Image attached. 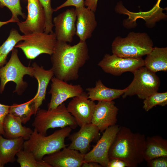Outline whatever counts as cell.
Instances as JSON below:
<instances>
[{
	"mask_svg": "<svg viewBox=\"0 0 167 167\" xmlns=\"http://www.w3.org/2000/svg\"><path fill=\"white\" fill-rule=\"evenodd\" d=\"M118 108L115 102L111 101H98L96 104L91 123L103 132L117 122Z\"/></svg>",
	"mask_w": 167,
	"mask_h": 167,
	"instance_id": "cell-15",
	"label": "cell"
},
{
	"mask_svg": "<svg viewBox=\"0 0 167 167\" xmlns=\"http://www.w3.org/2000/svg\"><path fill=\"white\" fill-rule=\"evenodd\" d=\"M7 7L10 11L12 16L10 19L13 22L19 21L18 18L21 16L24 19L26 18L25 14L22 11L20 0H0V7Z\"/></svg>",
	"mask_w": 167,
	"mask_h": 167,
	"instance_id": "cell-29",
	"label": "cell"
},
{
	"mask_svg": "<svg viewBox=\"0 0 167 167\" xmlns=\"http://www.w3.org/2000/svg\"><path fill=\"white\" fill-rule=\"evenodd\" d=\"M24 140L22 137L15 139L5 138L0 134V167L15 161L16 154L23 149Z\"/></svg>",
	"mask_w": 167,
	"mask_h": 167,
	"instance_id": "cell-21",
	"label": "cell"
},
{
	"mask_svg": "<svg viewBox=\"0 0 167 167\" xmlns=\"http://www.w3.org/2000/svg\"><path fill=\"white\" fill-rule=\"evenodd\" d=\"M96 104L94 101L89 99L87 94L84 92L79 95L73 98L66 108L80 127L91 123Z\"/></svg>",
	"mask_w": 167,
	"mask_h": 167,
	"instance_id": "cell-13",
	"label": "cell"
},
{
	"mask_svg": "<svg viewBox=\"0 0 167 167\" xmlns=\"http://www.w3.org/2000/svg\"><path fill=\"white\" fill-rule=\"evenodd\" d=\"M51 88L49 93L51 95L48 109H54L60 105L67 99L81 94L84 91L80 85L69 84L54 76L52 78Z\"/></svg>",
	"mask_w": 167,
	"mask_h": 167,
	"instance_id": "cell-12",
	"label": "cell"
},
{
	"mask_svg": "<svg viewBox=\"0 0 167 167\" xmlns=\"http://www.w3.org/2000/svg\"><path fill=\"white\" fill-rule=\"evenodd\" d=\"M76 35L80 41H86L92 37L97 26L95 12L85 7L75 8Z\"/></svg>",
	"mask_w": 167,
	"mask_h": 167,
	"instance_id": "cell-18",
	"label": "cell"
},
{
	"mask_svg": "<svg viewBox=\"0 0 167 167\" xmlns=\"http://www.w3.org/2000/svg\"><path fill=\"white\" fill-rule=\"evenodd\" d=\"M98 0H84V6L94 12L96 11Z\"/></svg>",
	"mask_w": 167,
	"mask_h": 167,
	"instance_id": "cell-35",
	"label": "cell"
},
{
	"mask_svg": "<svg viewBox=\"0 0 167 167\" xmlns=\"http://www.w3.org/2000/svg\"><path fill=\"white\" fill-rule=\"evenodd\" d=\"M35 116L32 126L38 132L44 135H47V130L50 128L68 126L75 129L78 126L64 103L54 109H39Z\"/></svg>",
	"mask_w": 167,
	"mask_h": 167,
	"instance_id": "cell-5",
	"label": "cell"
},
{
	"mask_svg": "<svg viewBox=\"0 0 167 167\" xmlns=\"http://www.w3.org/2000/svg\"><path fill=\"white\" fill-rule=\"evenodd\" d=\"M89 58L86 41H80L71 45L67 42L57 41L51 55V68L54 76L66 82L77 80L79 69Z\"/></svg>",
	"mask_w": 167,
	"mask_h": 167,
	"instance_id": "cell-1",
	"label": "cell"
},
{
	"mask_svg": "<svg viewBox=\"0 0 167 167\" xmlns=\"http://www.w3.org/2000/svg\"><path fill=\"white\" fill-rule=\"evenodd\" d=\"M23 40V35H20L17 30H11L6 40L0 45V68L7 63V56L15 45Z\"/></svg>",
	"mask_w": 167,
	"mask_h": 167,
	"instance_id": "cell-25",
	"label": "cell"
},
{
	"mask_svg": "<svg viewBox=\"0 0 167 167\" xmlns=\"http://www.w3.org/2000/svg\"><path fill=\"white\" fill-rule=\"evenodd\" d=\"M86 90L88 98L92 101H111L122 95L126 88L120 89L109 88L99 79L96 82L94 87L87 88Z\"/></svg>",
	"mask_w": 167,
	"mask_h": 167,
	"instance_id": "cell-22",
	"label": "cell"
},
{
	"mask_svg": "<svg viewBox=\"0 0 167 167\" xmlns=\"http://www.w3.org/2000/svg\"><path fill=\"white\" fill-rule=\"evenodd\" d=\"M44 10L45 16V24L44 32L49 33L53 32V14L54 11L51 6V0H39Z\"/></svg>",
	"mask_w": 167,
	"mask_h": 167,
	"instance_id": "cell-30",
	"label": "cell"
},
{
	"mask_svg": "<svg viewBox=\"0 0 167 167\" xmlns=\"http://www.w3.org/2000/svg\"><path fill=\"white\" fill-rule=\"evenodd\" d=\"M84 155L66 147L45 155L43 160L52 167H80L84 161Z\"/></svg>",
	"mask_w": 167,
	"mask_h": 167,
	"instance_id": "cell-16",
	"label": "cell"
},
{
	"mask_svg": "<svg viewBox=\"0 0 167 167\" xmlns=\"http://www.w3.org/2000/svg\"><path fill=\"white\" fill-rule=\"evenodd\" d=\"M161 156H167V139L159 135L148 137L146 140L144 160L147 162Z\"/></svg>",
	"mask_w": 167,
	"mask_h": 167,
	"instance_id": "cell-24",
	"label": "cell"
},
{
	"mask_svg": "<svg viewBox=\"0 0 167 167\" xmlns=\"http://www.w3.org/2000/svg\"><path fill=\"white\" fill-rule=\"evenodd\" d=\"M153 47V41L147 33L132 32L125 37H115L111 50L113 54L118 56L138 58L147 54Z\"/></svg>",
	"mask_w": 167,
	"mask_h": 167,
	"instance_id": "cell-4",
	"label": "cell"
},
{
	"mask_svg": "<svg viewBox=\"0 0 167 167\" xmlns=\"http://www.w3.org/2000/svg\"><path fill=\"white\" fill-rule=\"evenodd\" d=\"M144 60V66L154 73L167 71V48L153 47Z\"/></svg>",
	"mask_w": 167,
	"mask_h": 167,
	"instance_id": "cell-23",
	"label": "cell"
},
{
	"mask_svg": "<svg viewBox=\"0 0 167 167\" xmlns=\"http://www.w3.org/2000/svg\"><path fill=\"white\" fill-rule=\"evenodd\" d=\"M146 138L144 134L133 132L125 126L119 127L109 152V159L118 158L129 167H136L144 160Z\"/></svg>",
	"mask_w": 167,
	"mask_h": 167,
	"instance_id": "cell-2",
	"label": "cell"
},
{
	"mask_svg": "<svg viewBox=\"0 0 167 167\" xmlns=\"http://www.w3.org/2000/svg\"><path fill=\"white\" fill-rule=\"evenodd\" d=\"M98 127L91 123L80 127L77 132L69 136L71 143L68 148L85 154L90 150L91 143L99 136Z\"/></svg>",
	"mask_w": 167,
	"mask_h": 167,
	"instance_id": "cell-17",
	"label": "cell"
},
{
	"mask_svg": "<svg viewBox=\"0 0 167 167\" xmlns=\"http://www.w3.org/2000/svg\"><path fill=\"white\" fill-rule=\"evenodd\" d=\"M10 105L0 103V134L3 135V122L6 116L9 113Z\"/></svg>",
	"mask_w": 167,
	"mask_h": 167,
	"instance_id": "cell-33",
	"label": "cell"
},
{
	"mask_svg": "<svg viewBox=\"0 0 167 167\" xmlns=\"http://www.w3.org/2000/svg\"><path fill=\"white\" fill-rule=\"evenodd\" d=\"M84 0H67L61 5L54 9V11H56L62 8L71 6L75 7V8L84 6Z\"/></svg>",
	"mask_w": 167,
	"mask_h": 167,
	"instance_id": "cell-32",
	"label": "cell"
},
{
	"mask_svg": "<svg viewBox=\"0 0 167 167\" xmlns=\"http://www.w3.org/2000/svg\"><path fill=\"white\" fill-rule=\"evenodd\" d=\"M76 15L75 9H68L55 17L53 23L57 40L71 43L76 35Z\"/></svg>",
	"mask_w": 167,
	"mask_h": 167,
	"instance_id": "cell-14",
	"label": "cell"
},
{
	"mask_svg": "<svg viewBox=\"0 0 167 167\" xmlns=\"http://www.w3.org/2000/svg\"><path fill=\"white\" fill-rule=\"evenodd\" d=\"M119 127V125L116 124L104 131L96 144L84 155V162H95L102 167H107L109 161V151Z\"/></svg>",
	"mask_w": 167,
	"mask_h": 167,
	"instance_id": "cell-9",
	"label": "cell"
},
{
	"mask_svg": "<svg viewBox=\"0 0 167 167\" xmlns=\"http://www.w3.org/2000/svg\"><path fill=\"white\" fill-rule=\"evenodd\" d=\"M99 163L93 161L84 162L82 164L81 167H102Z\"/></svg>",
	"mask_w": 167,
	"mask_h": 167,
	"instance_id": "cell-36",
	"label": "cell"
},
{
	"mask_svg": "<svg viewBox=\"0 0 167 167\" xmlns=\"http://www.w3.org/2000/svg\"><path fill=\"white\" fill-rule=\"evenodd\" d=\"M12 22H13L11 19L5 21H0V28L3 25L7 24L9 23Z\"/></svg>",
	"mask_w": 167,
	"mask_h": 167,
	"instance_id": "cell-37",
	"label": "cell"
},
{
	"mask_svg": "<svg viewBox=\"0 0 167 167\" xmlns=\"http://www.w3.org/2000/svg\"><path fill=\"white\" fill-rule=\"evenodd\" d=\"M132 73L133 79L126 88L122 95L123 98L137 95L139 98L144 100L157 92L160 82L156 73L149 71L144 66L136 70Z\"/></svg>",
	"mask_w": 167,
	"mask_h": 167,
	"instance_id": "cell-8",
	"label": "cell"
},
{
	"mask_svg": "<svg viewBox=\"0 0 167 167\" xmlns=\"http://www.w3.org/2000/svg\"><path fill=\"white\" fill-rule=\"evenodd\" d=\"M98 65L105 72L114 76H119L126 72L132 73L144 66V62L142 58H123L106 54Z\"/></svg>",
	"mask_w": 167,
	"mask_h": 167,
	"instance_id": "cell-10",
	"label": "cell"
},
{
	"mask_svg": "<svg viewBox=\"0 0 167 167\" xmlns=\"http://www.w3.org/2000/svg\"><path fill=\"white\" fill-rule=\"evenodd\" d=\"M150 167H167V156H161L152 159L148 161Z\"/></svg>",
	"mask_w": 167,
	"mask_h": 167,
	"instance_id": "cell-31",
	"label": "cell"
},
{
	"mask_svg": "<svg viewBox=\"0 0 167 167\" xmlns=\"http://www.w3.org/2000/svg\"><path fill=\"white\" fill-rule=\"evenodd\" d=\"M32 66H26L20 61L18 56V50L14 48L12 51L9 60L0 68V94L4 92L6 85L10 81L16 84L13 93L21 95L28 86L27 83L23 80L25 75L33 77Z\"/></svg>",
	"mask_w": 167,
	"mask_h": 167,
	"instance_id": "cell-6",
	"label": "cell"
},
{
	"mask_svg": "<svg viewBox=\"0 0 167 167\" xmlns=\"http://www.w3.org/2000/svg\"><path fill=\"white\" fill-rule=\"evenodd\" d=\"M20 120L10 113L5 118L3 122L4 137L15 139L22 137L24 140L28 139L33 132L30 128L24 126Z\"/></svg>",
	"mask_w": 167,
	"mask_h": 167,
	"instance_id": "cell-20",
	"label": "cell"
},
{
	"mask_svg": "<svg viewBox=\"0 0 167 167\" xmlns=\"http://www.w3.org/2000/svg\"><path fill=\"white\" fill-rule=\"evenodd\" d=\"M71 130L72 129L67 126L47 136L38 132L34 128L29 139L24 141L23 149L31 152L37 160H42L45 155L66 147L65 139L70 135Z\"/></svg>",
	"mask_w": 167,
	"mask_h": 167,
	"instance_id": "cell-3",
	"label": "cell"
},
{
	"mask_svg": "<svg viewBox=\"0 0 167 167\" xmlns=\"http://www.w3.org/2000/svg\"><path fill=\"white\" fill-rule=\"evenodd\" d=\"M107 167H129L128 164L118 158L109 159Z\"/></svg>",
	"mask_w": 167,
	"mask_h": 167,
	"instance_id": "cell-34",
	"label": "cell"
},
{
	"mask_svg": "<svg viewBox=\"0 0 167 167\" xmlns=\"http://www.w3.org/2000/svg\"><path fill=\"white\" fill-rule=\"evenodd\" d=\"M32 66L33 69V77L37 80L38 84L37 92L33 101L35 115L43 101L45 100L47 87L54 75L51 68L46 70L43 66H39L36 62H33Z\"/></svg>",
	"mask_w": 167,
	"mask_h": 167,
	"instance_id": "cell-19",
	"label": "cell"
},
{
	"mask_svg": "<svg viewBox=\"0 0 167 167\" xmlns=\"http://www.w3.org/2000/svg\"><path fill=\"white\" fill-rule=\"evenodd\" d=\"M23 40L15 48H19L28 59H34L42 54L51 55L57 41L54 32H35L23 35Z\"/></svg>",
	"mask_w": 167,
	"mask_h": 167,
	"instance_id": "cell-7",
	"label": "cell"
},
{
	"mask_svg": "<svg viewBox=\"0 0 167 167\" xmlns=\"http://www.w3.org/2000/svg\"><path fill=\"white\" fill-rule=\"evenodd\" d=\"M143 108L148 111L154 107L159 105L164 106L167 104V92H156L144 100Z\"/></svg>",
	"mask_w": 167,
	"mask_h": 167,
	"instance_id": "cell-28",
	"label": "cell"
},
{
	"mask_svg": "<svg viewBox=\"0 0 167 167\" xmlns=\"http://www.w3.org/2000/svg\"><path fill=\"white\" fill-rule=\"evenodd\" d=\"M28 15L25 21L17 23L20 31L24 35L44 32L45 16L39 0H27Z\"/></svg>",
	"mask_w": 167,
	"mask_h": 167,
	"instance_id": "cell-11",
	"label": "cell"
},
{
	"mask_svg": "<svg viewBox=\"0 0 167 167\" xmlns=\"http://www.w3.org/2000/svg\"><path fill=\"white\" fill-rule=\"evenodd\" d=\"M16 156V160L21 167H52L43 160H37L31 152L27 150H21Z\"/></svg>",
	"mask_w": 167,
	"mask_h": 167,
	"instance_id": "cell-27",
	"label": "cell"
},
{
	"mask_svg": "<svg viewBox=\"0 0 167 167\" xmlns=\"http://www.w3.org/2000/svg\"><path fill=\"white\" fill-rule=\"evenodd\" d=\"M33 98L21 104L13 103L10 106L9 113L19 118L22 123L25 124L30 119L34 112L33 105Z\"/></svg>",
	"mask_w": 167,
	"mask_h": 167,
	"instance_id": "cell-26",
	"label": "cell"
}]
</instances>
